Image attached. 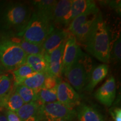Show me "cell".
Instances as JSON below:
<instances>
[{
  "mask_svg": "<svg viewBox=\"0 0 121 121\" xmlns=\"http://www.w3.org/2000/svg\"><path fill=\"white\" fill-rule=\"evenodd\" d=\"M89 53L104 63L110 58V40L108 27L100 14L85 44Z\"/></svg>",
  "mask_w": 121,
  "mask_h": 121,
  "instance_id": "1",
  "label": "cell"
},
{
  "mask_svg": "<svg viewBox=\"0 0 121 121\" xmlns=\"http://www.w3.org/2000/svg\"><path fill=\"white\" fill-rule=\"evenodd\" d=\"M32 14L31 9L22 2H13L2 6L0 13L1 29L19 35L28 25Z\"/></svg>",
  "mask_w": 121,
  "mask_h": 121,
  "instance_id": "2",
  "label": "cell"
},
{
  "mask_svg": "<svg viewBox=\"0 0 121 121\" xmlns=\"http://www.w3.org/2000/svg\"><path fill=\"white\" fill-rule=\"evenodd\" d=\"M54 28L49 18L33 11L28 25L18 36L30 43L42 45Z\"/></svg>",
  "mask_w": 121,
  "mask_h": 121,
  "instance_id": "3",
  "label": "cell"
},
{
  "mask_svg": "<svg viewBox=\"0 0 121 121\" xmlns=\"http://www.w3.org/2000/svg\"><path fill=\"white\" fill-rule=\"evenodd\" d=\"M27 54L13 40H0V61L4 69L13 71L26 62Z\"/></svg>",
  "mask_w": 121,
  "mask_h": 121,
  "instance_id": "4",
  "label": "cell"
},
{
  "mask_svg": "<svg viewBox=\"0 0 121 121\" xmlns=\"http://www.w3.org/2000/svg\"><path fill=\"white\" fill-rule=\"evenodd\" d=\"M88 59L84 53L65 74L69 85L77 91H81L88 82L91 72V65Z\"/></svg>",
  "mask_w": 121,
  "mask_h": 121,
  "instance_id": "5",
  "label": "cell"
},
{
  "mask_svg": "<svg viewBox=\"0 0 121 121\" xmlns=\"http://www.w3.org/2000/svg\"><path fill=\"white\" fill-rule=\"evenodd\" d=\"M100 13L99 10L93 13L81 15L77 16L71 22L67 30L75 37L78 44L85 45Z\"/></svg>",
  "mask_w": 121,
  "mask_h": 121,
  "instance_id": "6",
  "label": "cell"
},
{
  "mask_svg": "<svg viewBox=\"0 0 121 121\" xmlns=\"http://www.w3.org/2000/svg\"><path fill=\"white\" fill-rule=\"evenodd\" d=\"M43 120L45 121H78L75 109L57 102L42 105Z\"/></svg>",
  "mask_w": 121,
  "mask_h": 121,
  "instance_id": "7",
  "label": "cell"
},
{
  "mask_svg": "<svg viewBox=\"0 0 121 121\" xmlns=\"http://www.w3.org/2000/svg\"><path fill=\"white\" fill-rule=\"evenodd\" d=\"M84 53L75 37L69 33L65 42L63 51L62 74L65 75L68 69L78 61Z\"/></svg>",
  "mask_w": 121,
  "mask_h": 121,
  "instance_id": "8",
  "label": "cell"
},
{
  "mask_svg": "<svg viewBox=\"0 0 121 121\" xmlns=\"http://www.w3.org/2000/svg\"><path fill=\"white\" fill-rule=\"evenodd\" d=\"M65 42H63L52 52L43 54L47 64V74L58 79H60L62 75L63 54Z\"/></svg>",
  "mask_w": 121,
  "mask_h": 121,
  "instance_id": "9",
  "label": "cell"
},
{
  "mask_svg": "<svg viewBox=\"0 0 121 121\" xmlns=\"http://www.w3.org/2000/svg\"><path fill=\"white\" fill-rule=\"evenodd\" d=\"M56 91L57 102L67 108L75 109L81 104L79 94L69 83L60 81Z\"/></svg>",
  "mask_w": 121,
  "mask_h": 121,
  "instance_id": "10",
  "label": "cell"
},
{
  "mask_svg": "<svg viewBox=\"0 0 121 121\" xmlns=\"http://www.w3.org/2000/svg\"><path fill=\"white\" fill-rule=\"evenodd\" d=\"M72 0L57 1L52 17V22L55 28L68 27L72 22L71 7Z\"/></svg>",
  "mask_w": 121,
  "mask_h": 121,
  "instance_id": "11",
  "label": "cell"
},
{
  "mask_svg": "<svg viewBox=\"0 0 121 121\" xmlns=\"http://www.w3.org/2000/svg\"><path fill=\"white\" fill-rule=\"evenodd\" d=\"M116 94V81L113 76H110L102 86L98 89L95 94V97L103 105L110 107L114 102Z\"/></svg>",
  "mask_w": 121,
  "mask_h": 121,
  "instance_id": "12",
  "label": "cell"
},
{
  "mask_svg": "<svg viewBox=\"0 0 121 121\" xmlns=\"http://www.w3.org/2000/svg\"><path fill=\"white\" fill-rule=\"evenodd\" d=\"M69 33L67 30L55 28L48 35L42 44L44 53H49L66 41Z\"/></svg>",
  "mask_w": 121,
  "mask_h": 121,
  "instance_id": "13",
  "label": "cell"
},
{
  "mask_svg": "<svg viewBox=\"0 0 121 121\" xmlns=\"http://www.w3.org/2000/svg\"><path fill=\"white\" fill-rule=\"evenodd\" d=\"M42 107L37 102L25 103L16 113L22 121H42L43 120Z\"/></svg>",
  "mask_w": 121,
  "mask_h": 121,
  "instance_id": "14",
  "label": "cell"
},
{
  "mask_svg": "<svg viewBox=\"0 0 121 121\" xmlns=\"http://www.w3.org/2000/svg\"><path fill=\"white\" fill-rule=\"evenodd\" d=\"M99 10L95 1L91 0H72L71 7V20L80 15Z\"/></svg>",
  "mask_w": 121,
  "mask_h": 121,
  "instance_id": "15",
  "label": "cell"
},
{
  "mask_svg": "<svg viewBox=\"0 0 121 121\" xmlns=\"http://www.w3.org/2000/svg\"><path fill=\"white\" fill-rule=\"evenodd\" d=\"M25 104L19 94L13 88L5 96L0 99V108L16 113Z\"/></svg>",
  "mask_w": 121,
  "mask_h": 121,
  "instance_id": "16",
  "label": "cell"
},
{
  "mask_svg": "<svg viewBox=\"0 0 121 121\" xmlns=\"http://www.w3.org/2000/svg\"><path fill=\"white\" fill-rule=\"evenodd\" d=\"M75 110L78 121H104L102 115L90 106L80 104Z\"/></svg>",
  "mask_w": 121,
  "mask_h": 121,
  "instance_id": "17",
  "label": "cell"
},
{
  "mask_svg": "<svg viewBox=\"0 0 121 121\" xmlns=\"http://www.w3.org/2000/svg\"><path fill=\"white\" fill-rule=\"evenodd\" d=\"M108 72V66L106 64H102L95 67L91 72L88 82L85 89L87 91H91L99 83L102 81Z\"/></svg>",
  "mask_w": 121,
  "mask_h": 121,
  "instance_id": "18",
  "label": "cell"
},
{
  "mask_svg": "<svg viewBox=\"0 0 121 121\" xmlns=\"http://www.w3.org/2000/svg\"><path fill=\"white\" fill-rule=\"evenodd\" d=\"M57 1L54 0H37L31 1V4L34 11L44 15L52 21L53 13Z\"/></svg>",
  "mask_w": 121,
  "mask_h": 121,
  "instance_id": "19",
  "label": "cell"
},
{
  "mask_svg": "<svg viewBox=\"0 0 121 121\" xmlns=\"http://www.w3.org/2000/svg\"><path fill=\"white\" fill-rule=\"evenodd\" d=\"M47 75V74L44 72H35L25 78L20 84L24 85L37 92L43 88Z\"/></svg>",
  "mask_w": 121,
  "mask_h": 121,
  "instance_id": "20",
  "label": "cell"
},
{
  "mask_svg": "<svg viewBox=\"0 0 121 121\" xmlns=\"http://www.w3.org/2000/svg\"><path fill=\"white\" fill-rule=\"evenodd\" d=\"M25 63L28 64L34 72L46 73L47 64L43 54L27 55Z\"/></svg>",
  "mask_w": 121,
  "mask_h": 121,
  "instance_id": "21",
  "label": "cell"
},
{
  "mask_svg": "<svg viewBox=\"0 0 121 121\" xmlns=\"http://www.w3.org/2000/svg\"><path fill=\"white\" fill-rule=\"evenodd\" d=\"M11 40L16 43L27 55L43 54V50L42 45L30 43L22 38H14Z\"/></svg>",
  "mask_w": 121,
  "mask_h": 121,
  "instance_id": "22",
  "label": "cell"
},
{
  "mask_svg": "<svg viewBox=\"0 0 121 121\" xmlns=\"http://www.w3.org/2000/svg\"><path fill=\"white\" fill-rule=\"evenodd\" d=\"M14 88L24 103H29L37 101V92L35 90L22 84L14 86Z\"/></svg>",
  "mask_w": 121,
  "mask_h": 121,
  "instance_id": "23",
  "label": "cell"
},
{
  "mask_svg": "<svg viewBox=\"0 0 121 121\" xmlns=\"http://www.w3.org/2000/svg\"><path fill=\"white\" fill-rule=\"evenodd\" d=\"M56 89H40L37 91V102L41 105L57 102V96Z\"/></svg>",
  "mask_w": 121,
  "mask_h": 121,
  "instance_id": "24",
  "label": "cell"
},
{
  "mask_svg": "<svg viewBox=\"0 0 121 121\" xmlns=\"http://www.w3.org/2000/svg\"><path fill=\"white\" fill-rule=\"evenodd\" d=\"M35 72H34L33 69L26 63H25L14 69L13 71L14 86L20 84L25 78L34 73Z\"/></svg>",
  "mask_w": 121,
  "mask_h": 121,
  "instance_id": "25",
  "label": "cell"
},
{
  "mask_svg": "<svg viewBox=\"0 0 121 121\" xmlns=\"http://www.w3.org/2000/svg\"><path fill=\"white\" fill-rule=\"evenodd\" d=\"M13 89L11 78L5 74L0 75V99L8 94Z\"/></svg>",
  "mask_w": 121,
  "mask_h": 121,
  "instance_id": "26",
  "label": "cell"
},
{
  "mask_svg": "<svg viewBox=\"0 0 121 121\" xmlns=\"http://www.w3.org/2000/svg\"><path fill=\"white\" fill-rule=\"evenodd\" d=\"M112 55L113 59L116 61H120L121 57V37L118 38L114 42L113 47L110 49V56Z\"/></svg>",
  "mask_w": 121,
  "mask_h": 121,
  "instance_id": "27",
  "label": "cell"
},
{
  "mask_svg": "<svg viewBox=\"0 0 121 121\" xmlns=\"http://www.w3.org/2000/svg\"><path fill=\"white\" fill-rule=\"evenodd\" d=\"M60 81V79H58L54 77L47 75L45 78L43 87L42 89H56L58 83Z\"/></svg>",
  "mask_w": 121,
  "mask_h": 121,
  "instance_id": "28",
  "label": "cell"
},
{
  "mask_svg": "<svg viewBox=\"0 0 121 121\" xmlns=\"http://www.w3.org/2000/svg\"><path fill=\"white\" fill-rule=\"evenodd\" d=\"M114 121H121V109L120 108H114L110 111Z\"/></svg>",
  "mask_w": 121,
  "mask_h": 121,
  "instance_id": "29",
  "label": "cell"
},
{
  "mask_svg": "<svg viewBox=\"0 0 121 121\" xmlns=\"http://www.w3.org/2000/svg\"><path fill=\"white\" fill-rule=\"evenodd\" d=\"M6 116L8 121H22L17 114L13 112L7 110Z\"/></svg>",
  "mask_w": 121,
  "mask_h": 121,
  "instance_id": "30",
  "label": "cell"
},
{
  "mask_svg": "<svg viewBox=\"0 0 121 121\" xmlns=\"http://www.w3.org/2000/svg\"><path fill=\"white\" fill-rule=\"evenodd\" d=\"M0 121H8L6 115H4L0 112Z\"/></svg>",
  "mask_w": 121,
  "mask_h": 121,
  "instance_id": "31",
  "label": "cell"
},
{
  "mask_svg": "<svg viewBox=\"0 0 121 121\" xmlns=\"http://www.w3.org/2000/svg\"><path fill=\"white\" fill-rule=\"evenodd\" d=\"M3 69H4V67H2V64H1V61H0V71H3Z\"/></svg>",
  "mask_w": 121,
  "mask_h": 121,
  "instance_id": "32",
  "label": "cell"
},
{
  "mask_svg": "<svg viewBox=\"0 0 121 121\" xmlns=\"http://www.w3.org/2000/svg\"><path fill=\"white\" fill-rule=\"evenodd\" d=\"M1 8H2V6H1V4H0V13H1ZM0 29H1V26H0Z\"/></svg>",
  "mask_w": 121,
  "mask_h": 121,
  "instance_id": "33",
  "label": "cell"
},
{
  "mask_svg": "<svg viewBox=\"0 0 121 121\" xmlns=\"http://www.w3.org/2000/svg\"><path fill=\"white\" fill-rule=\"evenodd\" d=\"M1 74H2V71H0V75H1Z\"/></svg>",
  "mask_w": 121,
  "mask_h": 121,
  "instance_id": "34",
  "label": "cell"
},
{
  "mask_svg": "<svg viewBox=\"0 0 121 121\" xmlns=\"http://www.w3.org/2000/svg\"><path fill=\"white\" fill-rule=\"evenodd\" d=\"M44 121V120H43V121Z\"/></svg>",
  "mask_w": 121,
  "mask_h": 121,
  "instance_id": "35",
  "label": "cell"
},
{
  "mask_svg": "<svg viewBox=\"0 0 121 121\" xmlns=\"http://www.w3.org/2000/svg\"><path fill=\"white\" fill-rule=\"evenodd\" d=\"M111 121V120H110V121Z\"/></svg>",
  "mask_w": 121,
  "mask_h": 121,
  "instance_id": "36",
  "label": "cell"
}]
</instances>
